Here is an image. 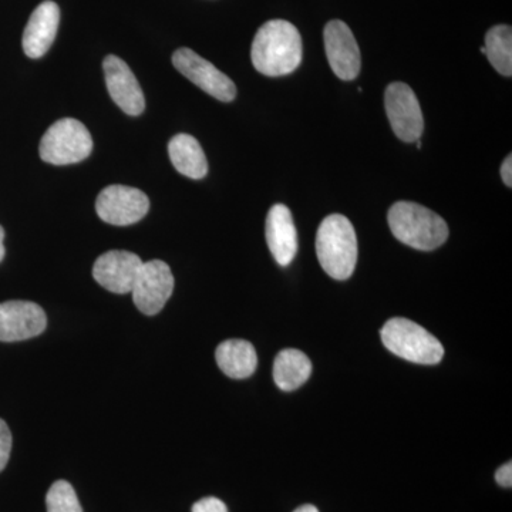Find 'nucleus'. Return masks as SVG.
<instances>
[{"instance_id":"nucleus-23","label":"nucleus","mask_w":512,"mask_h":512,"mask_svg":"<svg viewBox=\"0 0 512 512\" xmlns=\"http://www.w3.org/2000/svg\"><path fill=\"white\" fill-rule=\"evenodd\" d=\"M495 481L504 488L512 487V463L504 464L503 467L498 468L495 473Z\"/></svg>"},{"instance_id":"nucleus-21","label":"nucleus","mask_w":512,"mask_h":512,"mask_svg":"<svg viewBox=\"0 0 512 512\" xmlns=\"http://www.w3.org/2000/svg\"><path fill=\"white\" fill-rule=\"evenodd\" d=\"M10 451H12V433H10L8 424L0 419V473L8 464Z\"/></svg>"},{"instance_id":"nucleus-17","label":"nucleus","mask_w":512,"mask_h":512,"mask_svg":"<svg viewBox=\"0 0 512 512\" xmlns=\"http://www.w3.org/2000/svg\"><path fill=\"white\" fill-rule=\"evenodd\" d=\"M218 367L231 379H247L258 366L256 350L248 340L229 339L222 342L215 352Z\"/></svg>"},{"instance_id":"nucleus-16","label":"nucleus","mask_w":512,"mask_h":512,"mask_svg":"<svg viewBox=\"0 0 512 512\" xmlns=\"http://www.w3.org/2000/svg\"><path fill=\"white\" fill-rule=\"evenodd\" d=\"M168 154L175 170L185 177L202 180L208 174V161L204 150L197 138L190 134H177L171 138Z\"/></svg>"},{"instance_id":"nucleus-1","label":"nucleus","mask_w":512,"mask_h":512,"mask_svg":"<svg viewBox=\"0 0 512 512\" xmlns=\"http://www.w3.org/2000/svg\"><path fill=\"white\" fill-rule=\"evenodd\" d=\"M302 56L301 33L288 20H269L252 42V64L264 76L281 77L295 72Z\"/></svg>"},{"instance_id":"nucleus-4","label":"nucleus","mask_w":512,"mask_h":512,"mask_svg":"<svg viewBox=\"0 0 512 512\" xmlns=\"http://www.w3.org/2000/svg\"><path fill=\"white\" fill-rule=\"evenodd\" d=\"M383 345L393 355L417 365H437L444 356L440 340L410 319L393 318L380 330Z\"/></svg>"},{"instance_id":"nucleus-5","label":"nucleus","mask_w":512,"mask_h":512,"mask_svg":"<svg viewBox=\"0 0 512 512\" xmlns=\"http://www.w3.org/2000/svg\"><path fill=\"white\" fill-rule=\"evenodd\" d=\"M93 151V138L79 120L56 121L40 141L39 154L45 163L69 165L86 160Z\"/></svg>"},{"instance_id":"nucleus-20","label":"nucleus","mask_w":512,"mask_h":512,"mask_svg":"<svg viewBox=\"0 0 512 512\" xmlns=\"http://www.w3.org/2000/svg\"><path fill=\"white\" fill-rule=\"evenodd\" d=\"M47 512H83L73 485L67 481H56L46 495Z\"/></svg>"},{"instance_id":"nucleus-7","label":"nucleus","mask_w":512,"mask_h":512,"mask_svg":"<svg viewBox=\"0 0 512 512\" xmlns=\"http://www.w3.org/2000/svg\"><path fill=\"white\" fill-rule=\"evenodd\" d=\"M174 291V275L170 266L160 259L143 262L131 295L138 311L147 316L163 311Z\"/></svg>"},{"instance_id":"nucleus-9","label":"nucleus","mask_w":512,"mask_h":512,"mask_svg":"<svg viewBox=\"0 0 512 512\" xmlns=\"http://www.w3.org/2000/svg\"><path fill=\"white\" fill-rule=\"evenodd\" d=\"M173 64L178 72L214 99L229 103L237 97V86L227 74L197 55L194 50L187 47L178 49L173 55Z\"/></svg>"},{"instance_id":"nucleus-12","label":"nucleus","mask_w":512,"mask_h":512,"mask_svg":"<svg viewBox=\"0 0 512 512\" xmlns=\"http://www.w3.org/2000/svg\"><path fill=\"white\" fill-rule=\"evenodd\" d=\"M141 265L140 256L133 252L109 251L94 262L93 278L107 291L126 295L131 293Z\"/></svg>"},{"instance_id":"nucleus-18","label":"nucleus","mask_w":512,"mask_h":512,"mask_svg":"<svg viewBox=\"0 0 512 512\" xmlns=\"http://www.w3.org/2000/svg\"><path fill=\"white\" fill-rule=\"evenodd\" d=\"M312 375L311 359L296 349H285L278 353L274 363L276 386L284 392H292L308 382Z\"/></svg>"},{"instance_id":"nucleus-10","label":"nucleus","mask_w":512,"mask_h":512,"mask_svg":"<svg viewBox=\"0 0 512 512\" xmlns=\"http://www.w3.org/2000/svg\"><path fill=\"white\" fill-rule=\"evenodd\" d=\"M326 56L340 80H355L362 67L360 49L352 30L342 20H330L323 30Z\"/></svg>"},{"instance_id":"nucleus-15","label":"nucleus","mask_w":512,"mask_h":512,"mask_svg":"<svg viewBox=\"0 0 512 512\" xmlns=\"http://www.w3.org/2000/svg\"><path fill=\"white\" fill-rule=\"evenodd\" d=\"M266 244L281 266L291 265L298 254V232L292 212L284 204H275L266 217Z\"/></svg>"},{"instance_id":"nucleus-22","label":"nucleus","mask_w":512,"mask_h":512,"mask_svg":"<svg viewBox=\"0 0 512 512\" xmlns=\"http://www.w3.org/2000/svg\"><path fill=\"white\" fill-rule=\"evenodd\" d=\"M192 512H228V508L218 498L207 497L192 505Z\"/></svg>"},{"instance_id":"nucleus-8","label":"nucleus","mask_w":512,"mask_h":512,"mask_svg":"<svg viewBox=\"0 0 512 512\" xmlns=\"http://www.w3.org/2000/svg\"><path fill=\"white\" fill-rule=\"evenodd\" d=\"M150 210V200L143 191L127 185H110L100 192L96 211L100 220L116 227L137 224Z\"/></svg>"},{"instance_id":"nucleus-6","label":"nucleus","mask_w":512,"mask_h":512,"mask_svg":"<svg viewBox=\"0 0 512 512\" xmlns=\"http://www.w3.org/2000/svg\"><path fill=\"white\" fill-rule=\"evenodd\" d=\"M384 107L390 126L400 140L414 143L424 131L423 111L412 87L406 83L389 84L384 93Z\"/></svg>"},{"instance_id":"nucleus-14","label":"nucleus","mask_w":512,"mask_h":512,"mask_svg":"<svg viewBox=\"0 0 512 512\" xmlns=\"http://www.w3.org/2000/svg\"><path fill=\"white\" fill-rule=\"evenodd\" d=\"M60 25V9L52 0L40 3L23 32V52L30 59H40L55 42Z\"/></svg>"},{"instance_id":"nucleus-13","label":"nucleus","mask_w":512,"mask_h":512,"mask_svg":"<svg viewBox=\"0 0 512 512\" xmlns=\"http://www.w3.org/2000/svg\"><path fill=\"white\" fill-rule=\"evenodd\" d=\"M103 70L114 103L128 116H140L146 109V99L128 64L120 57L110 55L104 59Z\"/></svg>"},{"instance_id":"nucleus-3","label":"nucleus","mask_w":512,"mask_h":512,"mask_svg":"<svg viewBox=\"0 0 512 512\" xmlns=\"http://www.w3.org/2000/svg\"><path fill=\"white\" fill-rule=\"evenodd\" d=\"M316 255L323 271L346 281L353 275L357 262V237L352 222L342 214H332L322 221L316 234Z\"/></svg>"},{"instance_id":"nucleus-25","label":"nucleus","mask_w":512,"mask_h":512,"mask_svg":"<svg viewBox=\"0 0 512 512\" xmlns=\"http://www.w3.org/2000/svg\"><path fill=\"white\" fill-rule=\"evenodd\" d=\"M3 241H5V231L0 227V262L3 261L6 254L5 244H3Z\"/></svg>"},{"instance_id":"nucleus-24","label":"nucleus","mask_w":512,"mask_h":512,"mask_svg":"<svg viewBox=\"0 0 512 512\" xmlns=\"http://www.w3.org/2000/svg\"><path fill=\"white\" fill-rule=\"evenodd\" d=\"M501 178L508 188L512 187V157L511 154L505 158L503 165H501Z\"/></svg>"},{"instance_id":"nucleus-19","label":"nucleus","mask_w":512,"mask_h":512,"mask_svg":"<svg viewBox=\"0 0 512 512\" xmlns=\"http://www.w3.org/2000/svg\"><path fill=\"white\" fill-rule=\"evenodd\" d=\"M484 55L491 66L503 76H512V29L511 26L498 25L488 30L485 36Z\"/></svg>"},{"instance_id":"nucleus-2","label":"nucleus","mask_w":512,"mask_h":512,"mask_svg":"<svg viewBox=\"0 0 512 512\" xmlns=\"http://www.w3.org/2000/svg\"><path fill=\"white\" fill-rule=\"evenodd\" d=\"M387 220L394 237L417 251H434L448 238L447 222L416 202H396L390 208Z\"/></svg>"},{"instance_id":"nucleus-11","label":"nucleus","mask_w":512,"mask_h":512,"mask_svg":"<svg viewBox=\"0 0 512 512\" xmlns=\"http://www.w3.org/2000/svg\"><path fill=\"white\" fill-rule=\"evenodd\" d=\"M47 316L42 306L29 301L0 303V342H20L45 332Z\"/></svg>"},{"instance_id":"nucleus-26","label":"nucleus","mask_w":512,"mask_h":512,"mask_svg":"<svg viewBox=\"0 0 512 512\" xmlns=\"http://www.w3.org/2000/svg\"><path fill=\"white\" fill-rule=\"evenodd\" d=\"M293 512H319L318 508L315 505L306 504L302 505V507L296 508Z\"/></svg>"}]
</instances>
